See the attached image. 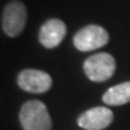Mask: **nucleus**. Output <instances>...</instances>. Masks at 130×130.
Listing matches in <instances>:
<instances>
[{"mask_svg":"<svg viewBox=\"0 0 130 130\" xmlns=\"http://www.w3.org/2000/svg\"><path fill=\"white\" fill-rule=\"evenodd\" d=\"M102 101L111 106H121L130 102V81L116 84L107 89L102 95Z\"/></svg>","mask_w":130,"mask_h":130,"instance_id":"nucleus-8","label":"nucleus"},{"mask_svg":"<svg viewBox=\"0 0 130 130\" xmlns=\"http://www.w3.org/2000/svg\"><path fill=\"white\" fill-rule=\"evenodd\" d=\"M19 88L29 93H45L52 87L51 76L41 70L25 69L21 71L17 77Z\"/></svg>","mask_w":130,"mask_h":130,"instance_id":"nucleus-5","label":"nucleus"},{"mask_svg":"<svg viewBox=\"0 0 130 130\" xmlns=\"http://www.w3.org/2000/svg\"><path fill=\"white\" fill-rule=\"evenodd\" d=\"M19 121L23 130H51L52 121L47 107L39 100L24 104L19 112Z\"/></svg>","mask_w":130,"mask_h":130,"instance_id":"nucleus-1","label":"nucleus"},{"mask_svg":"<svg viewBox=\"0 0 130 130\" xmlns=\"http://www.w3.org/2000/svg\"><path fill=\"white\" fill-rule=\"evenodd\" d=\"M27 22V9L21 1H11L5 6L1 18V28L10 37L18 36Z\"/></svg>","mask_w":130,"mask_h":130,"instance_id":"nucleus-4","label":"nucleus"},{"mask_svg":"<svg viewBox=\"0 0 130 130\" xmlns=\"http://www.w3.org/2000/svg\"><path fill=\"white\" fill-rule=\"evenodd\" d=\"M66 35V25L58 18L48 19L42 24L39 32V40L46 48H56L61 43Z\"/></svg>","mask_w":130,"mask_h":130,"instance_id":"nucleus-7","label":"nucleus"},{"mask_svg":"<svg viewBox=\"0 0 130 130\" xmlns=\"http://www.w3.org/2000/svg\"><path fill=\"white\" fill-rule=\"evenodd\" d=\"M84 74L93 82L110 79L116 70V60L108 53H98L88 57L83 63Z\"/></svg>","mask_w":130,"mask_h":130,"instance_id":"nucleus-2","label":"nucleus"},{"mask_svg":"<svg viewBox=\"0 0 130 130\" xmlns=\"http://www.w3.org/2000/svg\"><path fill=\"white\" fill-rule=\"evenodd\" d=\"M108 40V32L102 27L90 24L76 32L74 36V46L78 51L89 52L105 46Z\"/></svg>","mask_w":130,"mask_h":130,"instance_id":"nucleus-3","label":"nucleus"},{"mask_svg":"<svg viewBox=\"0 0 130 130\" xmlns=\"http://www.w3.org/2000/svg\"><path fill=\"white\" fill-rule=\"evenodd\" d=\"M113 122V112L105 106L93 107L83 112L77 119L81 128L86 130H102Z\"/></svg>","mask_w":130,"mask_h":130,"instance_id":"nucleus-6","label":"nucleus"}]
</instances>
